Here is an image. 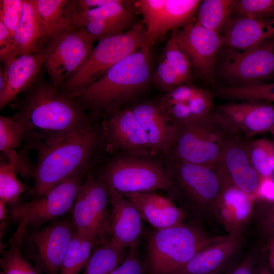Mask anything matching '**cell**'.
<instances>
[{
	"label": "cell",
	"mask_w": 274,
	"mask_h": 274,
	"mask_svg": "<svg viewBox=\"0 0 274 274\" xmlns=\"http://www.w3.org/2000/svg\"><path fill=\"white\" fill-rule=\"evenodd\" d=\"M15 116L38 150L91 127L83 107L51 84L35 86Z\"/></svg>",
	"instance_id": "cell-1"
},
{
	"label": "cell",
	"mask_w": 274,
	"mask_h": 274,
	"mask_svg": "<svg viewBox=\"0 0 274 274\" xmlns=\"http://www.w3.org/2000/svg\"><path fill=\"white\" fill-rule=\"evenodd\" d=\"M146 45L123 59L74 98L83 108L109 110L132 97L152 76V55Z\"/></svg>",
	"instance_id": "cell-2"
},
{
	"label": "cell",
	"mask_w": 274,
	"mask_h": 274,
	"mask_svg": "<svg viewBox=\"0 0 274 274\" xmlns=\"http://www.w3.org/2000/svg\"><path fill=\"white\" fill-rule=\"evenodd\" d=\"M97 139L96 131L90 127L38 150V160L32 175L35 200L64 180L86 174Z\"/></svg>",
	"instance_id": "cell-3"
},
{
	"label": "cell",
	"mask_w": 274,
	"mask_h": 274,
	"mask_svg": "<svg viewBox=\"0 0 274 274\" xmlns=\"http://www.w3.org/2000/svg\"><path fill=\"white\" fill-rule=\"evenodd\" d=\"M219 236L184 222L156 229L147 241L149 274H178L198 251Z\"/></svg>",
	"instance_id": "cell-4"
},
{
	"label": "cell",
	"mask_w": 274,
	"mask_h": 274,
	"mask_svg": "<svg viewBox=\"0 0 274 274\" xmlns=\"http://www.w3.org/2000/svg\"><path fill=\"white\" fill-rule=\"evenodd\" d=\"M146 45L145 28L138 24L123 33L99 41L61 87L62 92L74 98L117 63Z\"/></svg>",
	"instance_id": "cell-5"
},
{
	"label": "cell",
	"mask_w": 274,
	"mask_h": 274,
	"mask_svg": "<svg viewBox=\"0 0 274 274\" xmlns=\"http://www.w3.org/2000/svg\"><path fill=\"white\" fill-rule=\"evenodd\" d=\"M77 232L101 243L111 232L109 190L100 178L91 173L85 176L72 209Z\"/></svg>",
	"instance_id": "cell-6"
},
{
	"label": "cell",
	"mask_w": 274,
	"mask_h": 274,
	"mask_svg": "<svg viewBox=\"0 0 274 274\" xmlns=\"http://www.w3.org/2000/svg\"><path fill=\"white\" fill-rule=\"evenodd\" d=\"M100 178L108 187L122 195L167 190L173 185L162 166L142 158L116 159L106 167Z\"/></svg>",
	"instance_id": "cell-7"
},
{
	"label": "cell",
	"mask_w": 274,
	"mask_h": 274,
	"mask_svg": "<svg viewBox=\"0 0 274 274\" xmlns=\"http://www.w3.org/2000/svg\"><path fill=\"white\" fill-rule=\"evenodd\" d=\"M223 51L217 72L232 86L263 83L274 77V39L248 49Z\"/></svg>",
	"instance_id": "cell-8"
},
{
	"label": "cell",
	"mask_w": 274,
	"mask_h": 274,
	"mask_svg": "<svg viewBox=\"0 0 274 274\" xmlns=\"http://www.w3.org/2000/svg\"><path fill=\"white\" fill-rule=\"evenodd\" d=\"M95 41L82 27L51 39L42 51L51 84L61 87L83 63Z\"/></svg>",
	"instance_id": "cell-9"
},
{
	"label": "cell",
	"mask_w": 274,
	"mask_h": 274,
	"mask_svg": "<svg viewBox=\"0 0 274 274\" xmlns=\"http://www.w3.org/2000/svg\"><path fill=\"white\" fill-rule=\"evenodd\" d=\"M173 173L169 174L173 183L175 182L194 211L203 217L217 220L216 207L224 188L221 178L215 171L204 165H199L177 160Z\"/></svg>",
	"instance_id": "cell-10"
},
{
	"label": "cell",
	"mask_w": 274,
	"mask_h": 274,
	"mask_svg": "<svg viewBox=\"0 0 274 274\" xmlns=\"http://www.w3.org/2000/svg\"><path fill=\"white\" fill-rule=\"evenodd\" d=\"M86 176V174H80L68 178L39 199L13 205L10 218L19 221L25 218L27 228L34 229L59 219L72 210Z\"/></svg>",
	"instance_id": "cell-11"
},
{
	"label": "cell",
	"mask_w": 274,
	"mask_h": 274,
	"mask_svg": "<svg viewBox=\"0 0 274 274\" xmlns=\"http://www.w3.org/2000/svg\"><path fill=\"white\" fill-rule=\"evenodd\" d=\"M202 1L140 0L138 8L145 24L147 44L150 46L166 34L193 23Z\"/></svg>",
	"instance_id": "cell-12"
},
{
	"label": "cell",
	"mask_w": 274,
	"mask_h": 274,
	"mask_svg": "<svg viewBox=\"0 0 274 274\" xmlns=\"http://www.w3.org/2000/svg\"><path fill=\"white\" fill-rule=\"evenodd\" d=\"M76 231L72 219L65 218L34 229L27 234L32 256L46 274H59L65 254Z\"/></svg>",
	"instance_id": "cell-13"
},
{
	"label": "cell",
	"mask_w": 274,
	"mask_h": 274,
	"mask_svg": "<svg viewBox=\"0 0 274 274\" xmlns=\"http://www.w3.org/2000/svg\"><path fill=\"white\" fill-rule=\"evenodd\" d=\"M172 33L189 60L193 71L203 80L214 82L218 53L224 45L222 35L195 23Z\"/></svg>",
	"instance_id": "cell-14"
},
{
	"label": "cell",
	"mask_w": 274,
	"mask_h": 274,
	"mask_svg": "<svg viewBox=\"0 0 274 274\" xmlns=\"http://www.w3.org/2000/svg\"><path fill=\"white\" fill-rule=\"evenodd\" d=\"M129 1L113 0L103 7L77 13V25L96 40L123 33L130 28L133 15L127 5Z\"/></svg>",
	"instance_id": "cell-15"
},
{
	"label": "cell",
	"mask_w": 274,
	"mask_h": 274,
	"mask_svg": "<svg viewBox=\"0 0 274 274\" xmlns=\"http://www.w3.org/2000/svg\"><path fill=\"white\" fill-rule=\"evenodd\" d=\"M108 187L111 201L110 242L122 250L136 247L142 231L143 218L131 201Z\"/></svg>",
	"instance_id": "cell-16"
},
{
	"label": "cell",
	"mask_w": 274,
	"mask_h": 274,
	"mask_svg": "<svg viewBox=\"0 0 274 274\" xmlns=\"http://www.w3.org/2000/svg\"><path fill=\"white\" fill-rule=\"evenodd\" d=\"M217 116L248 134H256L274 127V105L261 101L230 102L221 106Z\"/></svg>",
	"instance_id": "cell-17"
},
{
	"label": "cell",
	"mask_w": 274,
	"mask_h": 274,
	"mask_svg": "<svg viewBox=\"0 0 274 274\" xmlns=\"http://www.w3.org/2000/svg\"><path fill=\"white\" fill-rule=\"evenodd\" d=\"M44 61L45 57L41 52L19 56L6 63L4 68H1V109L35 81Z\"/></svg>",
	"instance_id": "cell-18"
},
{
	"label": "cell",
	"mask_w": 274,
	"mask_h": 274,
	"mask_svg": "<svg viewBox=\"0 0 274 274\" xmlns=\"http://www.w3.org/2000/svg\"><path fill=\"white\" fill-rule=\"evenodd\" d=\"M201 122L180 126L177 129L174 144L177 160L204 165L215 160L219 155V146L206 132Z\"/></svg>",
	"instance_id": "cell-19"
},
{
	"label": "cell",
	"mask_w": 274,
	"mask_h": 274,
	"mask_svg": "<svg viewBox=\"0 0 274 274\" xmlns=\"http://www.w3.org/2000/svg\"><path fill=\"white\" fill-rule=\"evenodd\" d=\"M224 45L243 50L274 39V18L231 17L222 35Z\"/></svg>",
	"instance_id": "cell-20"
},
{
	"label": "cell",
	"mask_w": 274,
	"mask_h": 274,
	"mask_svg": "<svg viewBox=\"0 0 274 274\" xmlns=\"http://www.w3.org/2000/svg\"><path fill=\"white\" fill-rule=\"evenodd\" d=\"M146 132L152 153H166L173 147L177 127L158 104L145 102L131 108Z\"/></svg>",
	"instance_id": "cell-21"
},
{
	"label": "cell",
	"mask_w": 274,
	"mask_h": 274,
	"mask_svg": "<svg viewBox=\"0 0 274 274\" xmlns=\"http://www.w3.org/2000/svg\"><path fill=\"white\" fill-rule=\"evenodd\" d=\"M249 196L232 186H225L218 200L216 215L228 235L243 243L244 226L251 216L253 203Z\"/></svg>",
	"instance_id": "cell-22"
},
{
	"label": "cell",
	"mask_w": 274,
	"mask_h": 274,
	"mask_svg": "<svg viewBox=\"0 0 274 274\" xmlns=\"http://www.w3.org/2000/svg\"><path fill=\"white\" fill-rule=\"evenodd\" d=\"M108 130L111 139L120 148L138 156L152 154L147 135L131 108L113 115L108 122Z\"/></svg>",
	"instance_id": "cell-23"
},
{
	"label": "cell",
	"mask_w": 274,
	"mask_h": 274,
	"mask_svg": "<svg viewBox=\"0 0 274 274\" xmlns=\"http://www.w3.org/2000/svg\"><path fill=\"white\" fill-rule=\"evenodd\" d=\"M123 195L135 205L142 218L156 229L183 223L186 217L184 211L170 199L152 192Z\"/></svg>",
	"instance_id": "cell-24"
},
{
	"label": "cell",
	"mask_w": 274,
	"mask_h": 274,
	"mask_svg": "<svg viewBox=\"0 0 274 274\" xmlns=\"http://www.w3.org/2000/svg\"><path fill=\"white\" fill-rule=\"evenodd\" d=\"M13 36L18 56L41 53L51 40L38 15L33 0H23L21 16Z\"/></svg>",
	"instance_id": "cell-25"
},
{
	"label": "cell",
	"mask_w": 274,
	"mask_h": 274,
	"mask_svg": "<svg viewBox=\"0 0 274 274\" xmlns=\"http://www.w3.org/2000/svg\"><path fill=\"white\" fill-rule=\"evenodd\" d=\"M241 243L229 235L220 236L198 251L178 274H213L235 255Z\"/></svg>",
	"instance_id": "cell-26"
},
{
	"label": "cell",
	"mask_w": 274,
	"mask_h": 274,
	"mask_svg": "<svg viewBox=\"0 0 274 274\" xmlns=\"http://www.w3.org/2000/svg\"><path fill=\"white\" fill-rule=\"evenodd\" d=\"M50 39L76 29L75 0H33Z\"/></svg>",
	"instance_id": "cell-27"
},
{
	"label": "cell",
	"mask_w": 274,
	"mask_h": 274,
	"mask_svg": "<svg viewBox=\"0 0 274 274\" xmlns=\"http://www.w3.org/2000/svg\"><path fill=\"white\" fill-rule=\"evenodd\" d=\"M226 166L234 187L251 198L257 194L261 180L259 175L252 167L245 151L234 147L225 155Z\"/></svg>",
	"instance_id": "cell-28"
},
{
	"label": "cell",
	"mask_w": 274,
	"mask_h": 274,
	"mask_svg": "<svg viewBox=\"0 0 274 274\" xmlns=\"http://www.w3.org/2000/svg\"><path fill=\"white\" fill-rule=\"evenodd\" d=\"M27 228L25 218L20 221L15 232L3 247L0 258V274H41L24 257L21 246Z\"/></svg>",
	"instance_id": "cell-29"
},
{
	"label": "cell",
	"mask_w": 274,
	"mask_h": 274,
	"mask_svg": "<svg viewBox=\"0 0 274 274\" xmlns=\"http://www.w3.org/2000/svg\"><path fill=\"white\" fill-rule=\"evenodd\" d=\"M97 240L77 231L65 254L59 274H79L87 265Z\"/></svg>",
	"instance_id": "cell-30"
},
{
	"label": "cell",
	"mask_w": 274,
	"mask_h": 274,
	"mask_svg": "<svg viewBox=\"0 0 274 274\" xmlns=\"http://www.w3.org/2000/svg\"><path fill=\"white\" fill-rule=\"evenodd\" d=\"M235 0H204L200 4L195 23L221 34L232 14Z\"/></svg>",
	"instance_id": "cell-31"
},
{
	"label": "cell",
	"mask_w": 274,
	"mask_h": 274,
	"mask_svg": "<svg viewBox=\"0 0 274 274\" xmlns=\"http://www.w3.org/2000/svg\"><path fill=\"white\" fill-rule=\"evenodd\" d=\"M25 139L24 126L15 115L0 117V150L8 158V161L19 167L25 162L16 149Z\"/></svg>",
	"instance_id": "cell-32"
},
{
	"label": "cell",
	"mask_w": 274,
	"mask_h": 274,
	"mask_svg": "<svg viewBox=\"0 0 274 274\" xmlns=\"http://www.w3.org/2000/svg\"><path fill=\"white\" fill-rule=\"evenodd\" d=\"M126 251L105 241L95 248L82 274H110L125 260Z\"/></svg>",
	"instance_id": "cell-33"
},
{
	"label": "cell",
	"mask_w": 274,
	"mask_h": 274,
	"mask_svg": "<svg viewBox=\"0 0 274 274\" xmlns=\"http://www.w3.org/2000/svg\"><path fill=\"white\" fill-rule=\"evenodd\" d=\"M216 92L218 96L230 100L274 103V82L223 86Z\"/></svg>",
	"instance_id": "cell-34"
},
{
	"label": "cell",
	"mask_w": 274,
	"mask_h": 274,
	"mask_svg": "<svg viewBox=\"0 0 274 274\" xmlns=\"http://www.w3.org/2000/svg\"><path fill=\"white\" fill-rule=\"evenodd\" d=\"M16 169L10 162L0 165V201L14 205L27 187L17 177Z\"/></svg>",
	"instance_id": "cell-35"
},
{
	"label": "cell",
	"mask_w": 274,
	"mask_h": 274,
	"mask_svg": "<svg viewBox=\"0 0 274 274\" xmlns=\"http://www.w3.org/2000/svg\"><path fill=\"white\" fill-rule=\"evenodd\" d=\"M162 57L175 72L183 84L190 81L193 73L191 65L172 33L165 45Z\"/></svg>",
	"instance_id": "cell-36"
},
{
	"label": "cell",
	"mask_w": 274,
	"mask_h": 274,
	"mask_svg": "<svg viewBox=\"0 0 274 274\" xmlns=\"http://www.w3.org/2000/svg\"><path fill=\"white\" fill-rule=\"evenodd\" d=\"M250 158L259 175L267 177L274 172V145L268 140L260 139L253 143Z\"/></svg>",
	"instance_id": "cell-37"
},
{
	"label": "cell",
	"mask_w": 274,
	"mask_h": 274,
	"mask_svg": "<svg viewBox=\"0 0 274 274\" xmlns=\"http://www.w3.org/2000/svg\"><path fill=\"white\" fill-rule=\"evenodd\" d=\"M232 14L257 19L274 18V0H235Z\"/></svg>",
	"instance_id": "cell-38"
},
{
	"label": "cell",
	"mask_w": 274,
	"mask_h": 274,
	"mask_svg": "<svg viewBox=\"0 0 274 274\" xmlns=\"http://www.w3.org/2000/svg\"><path fill=\"white\" fill-rule=\"evenodd\" d=\"M152 76L155 85L165 93L179 85L184 84L162 57L159 60Z\"/></svg>",
	"instance_id": "cell-39"
},
{
	"label": "cell",
	"mask_w": 274,
	"mask_h": 274,
	"mask_svg": "<svg viewBox=\"0 0 274 274\" xmlns=\"http://www.w3.org/2000/svg\"><path fill=\"white\" fill-rule=\"evenodd\" d=\"M23 0H1L0 23L13 35L21 16Z\"/></svg>",
	"instance_id": "cell-40"
},
{
	"label": "cell",
	"mask_w": 274,
	"mask_h": 274,
	"mask_svg": "<svg viewBox=\"0 0 274 274\" xmlns=\"http://www.w3.org/2000/svg\"><path fill=\"white\" fill-rule=\"evenodd\" d=\"M145 265L136 247L130 249L123 262L110 274H144Z\"/></svg>",
	"instance_id": "cell-41"
},
{
	"label": "cell",
	"mask_w": 274,
	"mask_h": 274,
	"mask_svg": "<svg viewBox=\"0 0 274 274\" xmlns=\"http://www.w3.org/2000/svg\"><path fill=\"white\" fill-rule=\"evenodd\" d=\"M13 36L8 30L0 23V59L4 65L17 57Z\"/></svg>",
	"instance_id": "cell-42"
},
{
	"label": "cell",
	"mask_w": 274,
	"mask_h": 274,
	"mask_svg": "<svg viewBox=\"0 0 274 274\" xmlns=\"http://www.w3.org/2000/svg\"><path fill=\"white\" fill-rule=\"evenodd\" d=\"M257 259V250L251 248L230 274H255Z\"/></svg>",
	"instance_id": "cell-43"
},
{
	"label": "cell",
	"mask_w": 274,
	"mask_h": 274,
	"mask_svg": "<svg viewBox=\"0 0 274 274\" xmlns=\"http://www.w3.org/2000/svg\"><path fill=\"white\" fill-rule=\"evenodd\" d=\"M113 0H77L76 1L77 11H85L103 7Z\"/></svg>",
	"instance_id": "cell-44"
},
{
	"label": "cell",
	"mask_w": 274,
	"mask_h": 274,
	"mask_svg": "<svg viewBox=\"0 0 274 274\" xmlns=\"http://www.w3.org/2000/svg\"><path fill=\"white\" fill-rule=\"evenodd\" d=\"M257 194L269 200L274 201V181L268 177H264L261 181Z\"/></svg>",
	"instance_id": "cell-45"
},
{
	"label": "cell",
	"mask_w": 274,
	"mask_h": 274,
	"mask_svg": "<svg viewBox=\"0 0 274 274\" xmlns=\"http://www.w3.org/2000/svg\"><path fill=\"white\" fill-rule=\"evenodd\" d=\"M250 219H256L259 222V224H261L262 225H265L266 229H269L270 232L273 231L274 232V207L272 210L269 212V215H267L265 219L251 218Z\"/></svg>",
	"instance_id": "cell-46"
},
{
	"label": "cell",
	"mask_w": 274,
	"mask_h": 274,
	"mask_svg": "<svg viewBox=\"0 0 274 274\" xmlns=\"http://www.w3.org/2000/svg\"><path fill=\"white\" fill-rule=\"evenodd\" d=\"M268 262L270 270L274 274V238L270 240L269 247Z\"/></svg>",
	"instance_id": "cell-47"
},
{
	"label": "cell",
	"mask_w": 274,
	"mask_h": 274,
	"mask_svg": "<svg viewBox=\"0 0 274 274\" xmlns=\"http://www.w3.org/2000/svg\"><path fill=\"white\" fill-rule=\"evenodd\" d=\"M6 203L0 201V221L1 222L6 221L7 219V211L6 209Z\"/></svg>",
	"instance_id": "cell-48"
},
{
	"label": "cell",
	"mask_w": 274,
	"mask_h": 274,
	"mask_svg": "<svg viewBox=\"0 0 274 274\" xmlns=\"http://www.w3.org/2000/svg\"><path fill=\"white\" fill-rule=\"evenodd\" d=\"M257 274H273L270 268L266 266L261 265L257 270Z\"/></svg>",
	"instance_id": "cell-49"
},
{
	"label": "cell",
	"mask_w": 274,
	"mask_h": 274,
	"mask_svg": "<svg viewBox=\"0 0 274 274\" xmlns=\"http://www.w3.org/2000/svg\"><path fill=\"white\" fill-rule=\"evenodd\" d=\"M270 131L274 135V127L270 130Z\"/></svg>",
	"instance_id": "cell-50"
},
{
	"label": "cell",
	"mask_w": 274,
	"mask_h": 274,
	"mask_svg": "<svg viewBox=\"0 0 274 274\" xmlns=\"http://www.w3.org/2000/svg\"><path fill=\"white\" fill-rule=\"evenodd\" d=\"M213 274H220V272H216V273H213Z\"/></svg>",
	"instance_id": "cell-51"
}]
</instances>
